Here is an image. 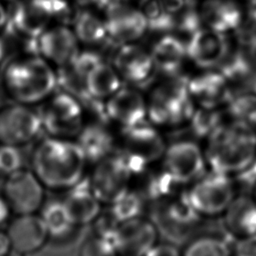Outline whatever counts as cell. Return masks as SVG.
Masks as SVG:
<instances>
[{
	"mask_svg": "<svg viewBox=\"0 0 256 256\" xmlns=\"http://www.w3.org/2000/svg\"><path fill=\"white\" fill-rule=\"evenodd\" d=\"M247 55L251 62L252 68L256 74V39L247 46Z\"/></svg>",
	"mask_w": 256,
	"mask_h": 256,
	"instance_id": "42",
	"label": "cell"
},
{
	"mask_svg": "<svg viewBox=\"0 0 256 256\" xmlns=\"http://www.w3.org/2000/svg\"><path fill=\"white\" fill-rule=\"evenodd\" d=\"M228 103L230 113L237 120L256 127V90L236 93Z\"/></svg>",
	"mask_w": 256,
	"mask_h": 256,
	"instance_id": "33",
	"label": "cell"
},
{
	"mask_svg": "<svg viewBox=\"0 0 256 256\" xmlns=\"http://www.w3.org/2000/svg\"><path fill=\"white\" fill-rule=\"evenodd\" d=\"M44 189L32 170L19 168L7 176L3 185V198L15 214H33L44 205Z\"/></svg>",
	"mask_w": 256,
	"mask_h": 256,
	"instance_id": "11",
	"label": "cell"
},
{
	"mask_svg": "<svg viewBox=\"0 0 256 256\" xmlns=\"http://www.w3.org/2000/svg\"><path fill=\"white\" fill-rule=\"evenodd\" d=\"M38 112L42 129L51 137L66 139L82 130L80 103L65 91L51 96Z\"/></svg>",
	"mask_w": 256,
	"mask_h": 256,
	"instance_id": "9",
	"label": "cell"
},
{
	"mask_svg": "<svg viewBox=\"0 0 256 256\" xmlns=\"http://www.w3.org/2000/svg\"><path fill=\"white\" fill-rule=\"evenodd\" d=\"M75 2L81 6H86V5H89V4H92V3H95L97 2V0H75Z\"/></svg>",
	"mask_w": 256,
	"mask_h": 256,
	"instance_id": "45",
	"label": "cell"
},
{
	"mask_svg": "<svg viewBox=\"0 0 256 256\" xmlns=\"http://www.w3.org/2000/svg\"><path fill=\"white\" fill-rule=\"evenodd\" d=\"M165 9L172 15L180 11L190 0H160Z\"/></svg>",
	"mask_w": 256,
	"mask_h": 256,
	"instance_id": "40",
	"label": "cell"
},
{
	"mask_svg": "<svg viewBox=\"0 0 256 256\" xmlns=\"http://www.w3.org/2000/svg\"><path fill=\"white\" fill-rule=\"evenodd\" d=\"M189 93L203 108H214L229 102L233 92L222 73L209 72L189 81Z\"/></svg>",
	"mask_w": 256,
	"mask_h": 256,
	"instance_id": "23",
	"label": "cell"
},
{
	"mask_svg": "<svg viewBox=\"0 0 256 256\" xmlns=\"http://www.w3.org/2000/svg\"><path fill=\"white\" fill-rule=\"evenodd\" d=\"M11 249V242L7 232L0 230V256H8Z\"/></svg>",
	"mask_w": 256,
	"mask_h": 256,
	"instance_id": "41",
	"label": "cell"
},
{
	"mask_svg": "<svg viewBox=\"0 0 256 256\" xmlns=\"http://www.w3.org/2000/svg\"><path fill=\"white\" fill-rule=\"evenodd\" d=\"M144 256H181V250L169 242H157Z\"/></svg>",
	"mask_w": 256,
	"mask_h": 256,
	"instance_id": "39",
	"label": "cell"
},
{
	"mask_svg": "<svg viewBox=\"0 0 256 256\" xmlns=\"http://www.w3.org/2000/svg\"><path fill=\"white\" fill-rule=\"evenodd\" d=\"M181 256H233V245L215 233H200L190 238Z\"/></svg>",
	"mask_w": 256,
	"mask_h": 256,
	"instance_id": "28",
	"label": "cell"
},
{
	"mask_svg": "<svg viewBox=\"0 0 256 256\" xmlns=\"http://www.w3.org/2000/svg\"><path fill=\"white\" fill-rule=\"evenodd\" d=\"M31 162L44 187L55 191H68L83 181L89 163L78 142L51 136L36 144Z\"/></svg>",
	"mask_w": 256,
	"mask_h": 256,
	"instance_id": "1",
	"label": "cell"
},
{
	"mask_svg": "<svg viewBox=\"0 0 256 256\" xmlns=\"http://www.w3.org/2000/svg\"><path fill=\"white\" fill-rule=\"evenodd\" d=\"M6 232L12 249L20 254H31L38 251L49 239L45 223L36 213L17 215Z\"/></svg>",
	"mask_w": 256,
	"mask_h": 256,
	"instance_id": "16",
	"label": "cell"
},
{
	"mask_svg": "<svg viewBox=\"0 0 256 256\" xmlns=\"http://www.w3.org/2000/svg\"><path fill=\"white\" fill-rule=\"evenodd\" d=\"M125 2H126V0H97L96 5H98V7L102 8V9L106 10L112 6L122 4Z\"/></svg>",
	"mask_w": 256,
	"mask_h": 256,
	"instance_id": "43",
	"label": "cell"
},
{
	"mask_svg": "<svg viewBox=\"0 0 256 256\" xmlns=\"http://www.w3.org/2000/svg\"><path fill=\"white\" fill-rule=\"evenodd\" d=\"M8 8L7 25L25 39H35L53 19L69 15L66 0H16Z\"/></svg>",
	"mask_w": 256,
	"mask_h": 256,
	"instance_id": "5",
	"label": "cell"
},
{
	"mask_svg": "<svg viewBox=\"0 0 256 256\" xmlns=\"http://www.w3.org/2000/svg\"><path fill=\"white\" fill-rule=\"evenodd\" d=\"M199 15L208 28L222 33L236 30L243 18L239 6L232 0H206L201 5Z\"/></svg>",
	"mask_w": 256,
	"mask_h": 256,
	"instance_id": "24",
	"label": "cell"
},
{
	"mask_svg": "<svg viewBox=\"0 0 256 256\" xmlns=\"http://www.w3.org/2000/svg\"><path fill=\"white\" fill-rule=\"evenodd\" d=\"M174 18V29L186 33H194L200 28V15L199 11L196 10L194 2L190 0L180 11L173 15Z\"/></svg>",
	"mask_w": 256,
	"mask_h": 256,
	"instance_id": "36",
	"label": "cell"
},
{
	"mask_svg": "<svg viewBox=\"0 0 256 256\" xmlns=\"http://www.w3.org/2000/svg\"><path fill=\"white\" fill-rule=\"evenodd\" d=\"M166 147L161 135L151 126L142 123L124 129L120 151L136 166L147 167L162 159Z\"/></svg>",
	"mask_w": 256,
	"mask_h": 256,
	"instance_id": "12",
	"label": "cell"
},
{
	"mask_svg": "<svg viewBox=\"0 0 256 256\" xmlns=\"http://www.w3.org/2000/svg\"><path fill=\"white\" fill-rule=\"evenodd\" d=\"M86 82L90 94L98 100L112 96L120 87L118 74L103 61L90 71Z\"/></svg>",
	"mask_w": 256,
	"mask_h": 256,
	"instance_id": "29",
	"label": "cell"
},
{
	"mask_svg": "<svg viewBox=\"0 0 256 256\" xmlns=\"http://www.w3.org/2000/svg\"><path fill=\"white\" fill-rule=\"evenodd\" d=\"M118 72L129 82L143 84L150 78L155 68L151 54L137 45L125 44L114 57Z\"/></svg>",
	"mask_w": 256,
	"mask_h": 256,
	"instance_id": "20",
	"label": "cell"
},
{
	"mask_svg": "<svg viewBox=\"0 0 256 256\" xmlns=\"http://www.w3.org/2000/svg\"><path fill=\"white\" fill-rule=\"evenodd\" d=\"M233 256H256V234L236 239L233 244Z\"/></svg>",
	"mask_w": 256,
	"mask_h": 256,
	"instance_id": "38",
	"label": "cell"
},
{
	"mask_svg": "<svg viewBox=\"0 0 256 256\" xmlns=\"http://www.w3.org/2000/svg\"><path fill=\"white\" fill-rule=\"evenodd\" d=\"M108 118L125 128L142 124L146 115V105L142 96L133 89L124 88L115 92L106 105Z\"/></svg>",
	"mask_w": 256,
	"mask_h": 256,
	"instance_id": "19",
	"label": "cell"
},
{
	"mask_svg": "<svg viewBox=\"0 0 256 256\" xmlns=\"http://www.w3.org/2000/svg\"><path fill=\"white\" fill-rule=\"evenodd\" d=\"M186 196L194 210L202 218L222 216L238 193L235 177L207 170L187 186Z\"/></svg>",
	"mask_w": 256,
	"mask_h": 256,
	"instance_id": "4",
	"label": "cell"
},
{
	"mask_svg": "<svg viewBox=\"0 0 256 256\" xmlns=\"http://www.w3.org/2000/svg\"><path fill=\"white\" fill-rule=\"evenodd\" d=\"M147 201L132 187L108 205L109 213L119 222L144 216Z\"/></svg>",
	"mask_w": 256,
	"mask_h": 256,
	"instance_id": "30",
	"label": "cell"
},
{
	"mask_svg": "<svg viewBox=\"0 0 256 256\" xmlns=\"http://www.w3.org/2000/svg\"><path fill=\"white\" fill-rule=\"evenodd\" d=\"M186 55V46L174 36L160 39L151 53L155 68L168 75L178 72Z\"/></svg>",
	"mask_w": 256,
	"mask_h": 256,
	"instance_id": "27",
	"label": "cell"
},
{
	"mask_svg": "<svg viewBox=\"0 0 256 256\" xmlns=\"http://www.w3.org/2000/svg\"><path fill=\"white\" fill-rule=\"evenodd\" d=\"M142 170L132 164L121 151H114L94 164L88 181L102 204L109 205L132 187L135 176Z\"/></svg>",
	"mask_w": 256,
	"mask_h": 256,
	"instance_id": "6",
	"label": "cell"
},
{
	"mask_svg": "<svg viewBox=\"0 0 256 256\" xmlns=\"http://www.w3.org/2000/svg\"><path fill=\"white\" fill-rule=\"evenodd\" d=\"M78 144L88 162L93 164L114 152V139L102 125L83 127L78 135Z\"/></svg>",
	"mask_w": 256,
	"mask_h": 256,
	"instance_id": "25",
	"label": "cell"
},
{
	"mask_svg": "<svg viewBox=\"0 0 256 256\" xmlns=\"http://www.w3.org/2000/svg\"><path fill=\"white\" fill-rule=\"evenodd\" d=\"M251 196H252V198L255 200V202H256V180L254 181V183L251 185V194H250Z\"/></svg>",
	"mask_w": 256,
	"mask_h": 256,
	"instance_id": "46",
	"label": "cell"
},
{
	"mask_svg": "<svg viewBox=\"0 0 256 256\" xmlns=\"http://www.w3.org/2000/svg\"><path fill=\"white\" fill-rule=\"evenodd\" d=\"M221 125V115L213 108H202L191 116V129L197 137H208Z\"/></svg>",
	"mask_w": 256,
	"mask_h": 256,
	"instance_id": "35",
	"label": "cell"
},
{
	"mask_svg": "<svg viewBox=\"0 0 256 256\" xmlns=\"http://www.w3.org/2000/svg\"><path fill=\"white\" fill-rule=\"evenodd\" d=\"M79 256H120L113 238L94 232L81 244Z\"/></svg>",
	"mask_w": 256,
	"mask_h": 256,
	"instance_id": "34",
	"label": "cell"
},
{
	"mask_svg": "<svg viewBox=\"0 0 256 256\" xmlns=\"http://www.w3.org/2000/svg\"><path fill=\"white\" fill-rule=\"evenodd\" d=\"M3 2H10V3H13L14 1H16V0H2Z\"/></svg>",
	"mask_w": 256,
	"mask_h": 256,
	"instance_id": "48",
	"label": "cell"
},
{
	"mask_svg": "<svg viewBox=\"0 0 256 256\" xmlns=\"http://www.w3.org/2000/svg\"><path fill=\"white\" fill-rule=\"evenodd\" d=\"M67 192L63 201L78 227L93 223L101 214L103 204L94 194L87 178Z\"/></svg>",
	"mask_w": 256,
	"mask_h": 256,
	"instance_id": "22",
	"label": "cell"
},
{
	"mask_svg": "<svg viewBox=\"0 0 256 256\" xmlns=\"http://www.w3.org/2000/svg\"><path fill=\"white\" fill-rule=\"evenodd\" d=\"M5 98V96L3 95V93H2V90H1V88H0V107L4 104L3 103V99Z\"/></svg>",
	"mask_w": 256,
	"mask_h": 256,
	"instance_id": "47",
	"label": "cell"
},
{
	"mask_svg": "<svg viewBox=\"0 0 256 256\" xmlns=\"http://www.w3.org/2000/svg\"><path fill=\"white\" fill-rule=\"evenodd\" d=\"M158 238L157 225L145 216L120 222L114 235L120 256H144Z\"/></svg>",
	"mask_w": 256,
	"mask_h": 256,
	"instance_id": "14",
	"label": "cell"
},
{
	"mask_svg": "<svg viewBox=\"0 0 256 256\" xmlns=\"http://www.w3.org/2000/svg\"><path fill=\"white\" fill-rule=\"evenodd\" d=\"M35 54L59 67L71 63L78 55L77 37L64 25L49 26L34 40Z\"/></svg>",
	"mask_w": 256,
	"mask_h": 256,
	"instance_id": "13",
	"label": "cell"
},
{
	"mask_svg": "<svg viewBox=\"0 0 256 256\" xmlns=\"http://www.w3.org/2000/svg\"><path fill=\"white\" fill-rule=\"evenodd\" d=\"M5 2L0 0V30L6 25L8 20V9L4 5Z\"/></svg>",
	"mask_w": 256,
	"mask_h": 256,
	"instance_id": "44",
	"label": "cell"
},
{
	"mask_svg": "<svg viewBox=\"0 0 256 256\" xmlns=\"http://www.w3.org/2000/svg\"><path fill=\"white\" fill-rule=\"evenodd\" d=\"M207 138L204 155L211 171L237 177L256 160V128L246 122L221 124Z\"/></svg>",
	"mask_w": 256,
	"mask_h": 256,
	"instance_id": "3",
	"label": "cell"
},
{
	"mask_svg": "<svg viewBox=\"0 0 256 256\" xmlns=\"http://www.w3.org/2000/svg\"><path fill=\"white\" fill-rule=\"evenodd\" d=\"M74 26L77 39L88 44L100 42L107 34L105 23L87 11L80 12L76 16Z\"/></svg>",
	"mask_w": 256,
	"mask_h": 256,
	"instance_id": "32",
	"label": "cell"
},
{
	"mask_svg": "<svg viewBox=\"0 0 256 256\" xmlns=\"http://www.w3.org/2000/svg\"><path fill=\"white\" fill-rule=\"evenodd\" d=\"M161 166L181 187L190 185L207 171L204 151L190 140L176 141L167 146Z\"/></svg>",
	"mask_w": 256,
	"mask_h": 256,
	"instance_id": "10",
	"label": "cell"
},
{
	"mask_svg": "<svg viewBox=\"0 0 256 256\" xmlns=\"http://www.w3.org/2000/svg\"><path fill=\"white\" fill-rule=\"evenodd\" d=\"M18 147L0 145V167L9 170L10 173L19 169L20 155Z\"/></svg>",
	"mask_w": 256,
	"mask_h": 256,
	"instance_id": "37",
	"label": "cell"
},
{
	"mask_svg": "<svg viewBox=\"0 0 256 256\" xmlns=\"http://www.w3.org/2000/svg\"><path fill=\"white\" fill-rule=\"evenodd\" d=\"M56 87V72L36 54L16 55L0 67V88L10 102L33 106L48 99Z\"/></svg>",
	"mask_w": 256,
	"mask_h": 256,
	"instance_id": "2",
	"label": "cell"
},
{
	"mask_svg": "<svg viewBox=\"0 0 256 256\" xmlns=\"http://www.w3.org/2000/svg\"><path fill=\"white\" fill-rule=\"evenodd\" d=\"M106 11L105 27L108 36L118 43H129L141 37L147 29L140 10L126 3L112 6Z\"/></svg>",
	"mask_w": 256,
	"mask_h": 256,
	"instance_id": "17",
	"label": "cell"
},
{
	"mask_svg": "<svg viewBox=\"0 0 256 256\" xmlns=\"http://www.w3.org/2000/svg\"><path fill=\"white\" fill-rule=\"evenodd\" d=\"M222 216L225 228L233 238L256 234V202L251 195L239 193Z\"/></svg>",
	"mask_w": 256,
	"mask_h": 256,
	"instance_id": "21",
	"label": "cell"
},
{
	"mask_svg": "<svg viewBox=\"0 0 256 256\" xmlns=\"http://www.w3.org/2000/svg\"><path fill=\"white\" fill-rule=\"evenodd\" d=\"M43 131L39 112L32 106L15 102L0 107V145L21 147Z\"/></svg>",
	"mask_w": 256,
	"mask_h": 256,
	"instance_id": "8",
	"label": "cell"
},
{
	"mask_svg": "<svg viewBox=\"0 0 256 256\" xmlns=\"http://www.w3.org/2000/svg\"><path fill=\"white\" fill-rule=\"evenodd\" d=\"M159 206L160 224L172 234L192 231L203 219L191 206L185 190L159 203Z\"/></svg>",
	"mask_w": 256,
	"mask_h": 256,
	"instance_id": "18",
	"label": "cell"
},
{
	"mask_svg": "<svg viewBox=\"0 0 256 256\" xmlns=\"http://www.w3.org/2000/svg\"><path fill=\"white\" fill-rule=\"evenodd\" d=\"M147 29L155 32H166L174 29V18L160 0H140Z\"/></svg>",
	"mask_w": 256,
	"mask_h": 256,
	"instance_id": "31",
	"label": "cell"
},
{
	"mask_svg": "<svg viewBox=\"0 0 256 256\" xmlns=\"http://www.w3.org/2000/svg\"><path fill=\"white\" fill-rule=\"evenodd\" d=\"M151 121L158 125L182 122L193 115L189 81L182 76L162 84L154 90L148 109Z\"/></svg>",
	"mask_w": 256,
	"mask_h": 256,
	"instance_id": "7",
	"label": "cell"
},
{
	"mask_svg": "<svg viewBox=\"0 0 256 256\" xmlns=\"http://www.w3.org/2000/svg\"><path fill=\"white\" fill-rule=\"evenodd\" d=\"M41 218L47 228L49 238L66 240L70 238L78 228L69 213L64 201L53 200L42 206Z\"/></svg>",
	"mask_w": 256,
	"mask_h": 256,
	"instance_id": "26",
	"label": "cell"
},
{
	"mask_svg": "<svg viewBox=\"0 0 256 256\" xmlns=\"http://www.w3.org/2000/svg\"><path fill=\"white\" fill-rule=\"evenodd\" d=\"M186 52L198 66L213 68L219 66L230 51L224 33L210 28H199L191 34Z\"/></svg>",
	"mask_w": 256,
	"mask_h": 256,
	"instance_id": "15",
	"label": "cell"
}]
</instances>
